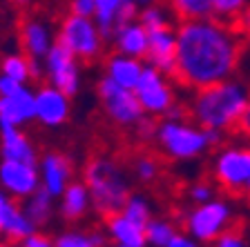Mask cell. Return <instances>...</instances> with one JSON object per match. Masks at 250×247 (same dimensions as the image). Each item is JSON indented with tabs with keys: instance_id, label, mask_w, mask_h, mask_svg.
Here are the masks:
<instances>
[{
	"instance_id": "cell-28",
	"label": "cell",
	"mask_w": 250,
	"mask_h": 247,
	"mask_svg": "<svg viewBox=\"0 0 250 247\" xmlns=\"http://www.w3.org/2000/svg\"><path fill=\"white\" fill-rule=\"evenodd\" d=\"M177 225L167 218H154L152 216L146 225V238L150 247H166L170 243V238L177 234Z\"/></svg>"
},
{
	"instance_id": "cell-42",
	"label": "cell",
	"mask_w": 250,
	"mask_h": 247,
	"mask_svg": "<svg viewBox=\"0 0 250 247\" xmlns=\"http://www.w3.org/2000/svg\"><path fill=\"white\" fill-rule=\"evenodd\" d=\"M0 247H22V245H18V243L9 241V243H0Z\"/></svg>"
},
{
	"instance_id": "cell-18",
	"label": "cell",
	"mask_w": 250,
	"mask_h": 247,
	"mask_svg": "<svg viewBox=\"0 0 250 247\" xmlns=\"http://www.w3.org/2000/svg\"><path fill=\"white\" fill-rule=\"evenodd\" d=\"M105 234H107L114 245H123V247H146L147 238H146V225L132 221L119 211L112 216H105Z\"/></svg>"
},
{
	"instance_id": "cell-12",
	"label": "cell",
	"mask_w": 250,
	"mask_h": 247,
	"mask_svg": "<svg viewBox=\"0 0 250 247\" xmlns=\"http://www.w3.org/2000/svg\"><path fill=\"white\" fill-rule=\"evenodd\" d=\"M34 103H36V120L45 127H61L69 118V96L49 82L36 89Z\"/></svg>"
},
{
	"instance_id": "cell-34",
	"label": "cell",
	"mask_w": 250,
	"mask_h": 247,
	"mask_svg": "<svg viewBox=\"0 0 250 247\" xmlns=\"http://www.w3.org/2000/svg\"><path fill=\"white\" fill-rule=\"evenodd\" d=\"M156 125H159V118H154V116H147V114H146V116H143V118H141L139 123L132 127L136 140H139V143H154Z\"/></svg>"
},
{
	"instance_id": "cell-30",
	"label": "cell",
	"mask_w": 250,
	"mask_h": 247,
	"mask_svg": "<svg viewBox=\"0 0 250 247\" xmlns=\"http://www.w3.org/2000/svg\"><path fill=\"white\" fill-rule=\"evenodd\" d=\"M139 20L147 31H152V29H161V27H172L174 16H172V11L167 9V7H163L161 2H156V5H150V7H143V9H141Z\"/></svg>"
},
{
	"instance_id": "cell-6",
	"label": "cell",
	"mask_w": 250,
	"mask_h": 247,
	"mask_svg": "<svg viewBox=\"0 0 250 247\" xmlns=\"http://www.w3.org/2000/svg\"><path fill=\"white\" fill-rule=\"evenodd\" d=\"M234 221L237 211L232 203L224 196H214L212 201L197 203L183 214V229L199 243H212L217 236L232 229Z\"/></svg>"
},
{
	"instance_id": "cell-24",
	"label": "cell",
	"mask_w": 250,
	"mask_h": 247,
	"mask_svg": "<svg viewBox=\"0 0 250 247\" xmlns=\"http://www.w3.org/2000/svg\"><path fill=\"white\" fill-rule=\"evenodd\" d=\"M0 69H2L5 76L14 78V80L22 82V85L27 80H31V78H41L38 60L29 58L27 54H11V56H7L5 60L0 62Z\"/></svg>"
},
{
	"instance_id": "cell-39",
	"label": "cell",
	"mask_w": 250,
	"mask_h": 247,
	"mask_svg": "<svg viewBox=\"0 0 250 247\" xmlns=\"http://www.w3.org/2000/svg\"><path fill=\"white\" fill-rule=\"evenodd\" d=\"M21 87H25L22 82L14 80V78L5 76V74H0V96H9V94L18 92V89H21Z\"/></svg>"
},
{
	"instance_id": "cell-8",
	"label": "cell",
	"mask_w": 250,
	"mask_h": 247,
	"mask_svg": "<svg viewBox=\"0 0 250 247\" xmlns=\"http://www.w3.org/2000/svg\"><path fill=\"white\" fill-rule=\"evenodd\" d=\"M172 80L174 78L163 74L161 69L146 65V69H143V74H141L139 82H136V87H134V94L147 116L166 118L167 114L179 105L177 89H174Z\"/></svg>"
},
{
	"instance_id": "cell-4",
	"label": "cell",
	"mask_w": 250,
	"mask_h": 247,
	"mask_svg": "<svg viewBox=\"0 0 250 247\" xmlns=\"http://www.w3.org/2000/svg\"><path fill=\"white\" fill-rule=\"evenodd\" d=\"M154 145L167 160H174V163L197 160L214 150L210 132L197 125L190 116L159 118Z\"/></svg>"
},
{
	"instance_id": "cell-14",
	"label": "cell",
	"mask_w": 250,
	"mask_h": 247,
	"mask_svg": "<svg viewBox=\"0 0 250 247\" xmlns=\"http://www.w3.org/2000/svg\"><path fill=\"white\" fill-rule=\"evenodd\" d=\"M41 185L45 187L54 198H61L62 191L67 190V185L72 183L74 176V165L61 152H47L41 158Z\"/></svg>"
},
{
	"instance_id": "cell-32",
	"label": "cell",
	"mask_w": 250,
	"mask_h": 247,
	"mask_svg": "<svg viewBox=\"0 0 250 247\" xmlns=\"http://www.w3.org/2000/svg\"><path fill=\"white\" fill-rule=\"evenodd\" d=\"M54 247H96L92 241L89 232H81V229H65L56 236Z\"/></svg>"
},
{
	"instance_id": "cell-41",
	"label": "cell",
	"mask_w": 250,
	"mask_h": 247,
	"mask_svg": "<svg viewBox=\"0 0 250 247\" xmlns=\"http://www.w3.org/2000/svg\"><path fill=\"white\" fill-rule=\"evenodd\" d=\"M136 5L141 7V9H143V7H150V5H156V2H159V0H134Z\"/></svg>"
},
{
	"instance_id": "cell-20",
	"label": "cell",
	"mask_w": 250,
	"mask_h": 247,
	"mask_svg": "<svg viewBox=\"0 0 250 247\" xmlns=\"http://www.w3.org/2000/svg\"><path fill=\"white\" fill-rule=\"evenodd\" d=\"M0 156L9 160L38 165V152L21 127H0Z\"/></svg>"
},
{
	"instance_id": "cell-10",
	"label": "cell",
	"mask_w": 250,
	"mask_h": 247,
	"mask_svg": "<svg viewBox=\"0 0 250 247\" xmlns=\"http://www.w3.org/2000/svg\"><path fill=\"white\" fill-rule=\"evenodd\" d=\"M78 58L69 52L67 47H62L61 42H54L49 54L45 56V76L47 82L58 87L62 94H67L69 98L78 92L81 87V69H78Z\"/></svg>"
},
{
	"instance_id": "cell-5",
	"label": "cell",
	"mask_w": 250,
	"mask_h": 247,
	"mask_svg": "<svg viewBox=\"0 0 250 247\" xmlns=\"http://www.w3.org/2000/svg\"><path fill=\"white\" fill-rule=\"evenodd\" d=\"M210 180L226 196L250 194V140L226 138L210 156Z\"/></svg>"
},
{
	"instance_id": "cell-35",
	"label": "cell",
	"mask_w": 250,
	"mask_h": 247,
	"mask_svg": "<svg viewBox=\"0 0 250 247\" xmlns=\"http://www.w3.org/2000/svg\"><path fill=\"white\" fill-rule=\"evenodd\" d=\"M210 245H212V247H250L248 241H246V238L241 236L237 229H228V232H224L221 236L214 238Z\"/></svg>"
},
{
	"instance_id": "cell-15",
	"label": "cell",
	"mask_w": 250,
	"mask_h": 247,
	"mask_svg": "<svg viewBox=\"0 0 250 247\" xmlns=\"http://www.w3.org/2000/svg\"><path fill=\"white\" fill-rule=\"evenodd\" d=\"M0 223H2V236H7L14 243H22L27 236L38 232V227L27 218L16 198H11L7 191L0 190Z\"/></svg>"
},
{
	"instance_id": "cell-46",
	"label": "cell",
	"mask_w": 250,
	"mask_h": 247,
	"mask_svg": "<svg viewBox=\"0 0 250 247\" xmlns=\"http://www.w3.org/2000/svg\"><path fill=\"white\" fill-rule=\"evenodd\" d=\"M146 247H150V245H146Z\"/></svg>"
},
{
	"instance_id": "cell-7",
	"label": "cell",
	"mask_w": 250,
	"mask_h": 247,
	"mask_svg": "<svg viewBox=\"0 0 250 247\" xmlns=\"http://www.w3.org/2000/svg\"><path fill=\"white\" fill-rule=\"evenodd\" d=\"M56 42L67 47L81 62H94L103 54L105 36L94 18L67 14L58 25Z\"/></svg>"
},
{
	"instance_id": "cell-13",
	"label": "cell",
	"mask_w": 250,
	"mask_h": 247,
	"mask_svg": "<svg viewBox=\"0 0 250 247\" xmlns=\"http://www.w3.org/2000/svg\"><path fill=\"white\" fill-rule=\"evenodd\" d=\"M147 65L161 69L163 74L172 76L177 65V27H161L150 31V45H147Z\"/></svg>"
},
{
	"instance_id": "cell-23",
	"label": "cell",
	"mask_w": 250,
	"mask_h": 247,
	"mask_svg": "<svg viewBox=\"0 0 250 247\" xmlns=\"http://www.w3.org/2000/svg\"><path fill=\"white\" fill-rule=\"evenodd\" d=\"M22 209H25L27 218H29L34 225L41 227V225H45V223H49V218H52L54 196L41 185L36 191H34V194L29 196V198H25V203H22Z\"/></svg>"
},
{
	"instance_id": "cell-19",
	"label": "cell",
	"mask_w": 250,
	"mask_h": 247,
	"mask_svg": "<svg viewBox=\"0 0 250 247\" xmlns=\"http://www.w3.org/2000/svg\"><path fill=\"white\" fill-rule=\"evenodd\" d=\"M52 31L45 22H41L38 18H25L21 22V45L25 49V54L34 60H45V56L49 54V49L54 47Z\"/></svg>"
},
{
	"instance_id": "cell-17",
	"label": "cell",
	"mask_w": 250,
	"mask_h": 247,
	"mask_svg": "<svg viewBox=\"0 0 250 247\" xmlns=\"http://www.w3.org/2000/svg\"><path fill=\"white\" fill-rule=\"evenodd\" d=\"M109 40L114 42V49L119 54L146 60L147 45H150V31L141 25V20H134V22H127V25L116 27Z\"/></svg>"
},
{
	"instance_id": "cell-45",
	"label": "cell",
	"mask_w": 250,
	"mask_h": 247,
	"mask_svg": "<svg viewBox=\"0 0 250 247\" xmlns=\"http://www.w3.org/2000/svg\"><path fill=\"white\" fill-rule=\"evenodd\" d=\"M0 236H2V223H0Z\"/></svg>"
},
{
	"instance_id": "cell-25",
	"label": "cell",
	"mask_w": 250,
	"mask_h": 247,
	"mask_svg": "<svg viewBox=\"0 0 250 247\" xmlns=\"http://www.w3.org/2000/svg\"><path fill=\"white\" fill-rule=\"evenodd\" d=\"M167 9L179 22L183 20H199V18H210L214 16L212 0H166Z\"/></svg>"
},
{
	"instance_id": "cell-33",
	"label": "cell",
	"mask_w": 250,
	"mask_h": 247,
	"mask_svg": "<svg viewBox=\"0 0 250 247\" xmlns=\"http://www.w3.org/2000/svg\"><path fill=\"white\" fill-rule=\"evenodd\" d=\"M219 187L214 185L212 180H194L192 185L188 187V198H190V203L192 205H197V203H206V201H212L214 196H217Z\"/></svg>"
},
{
	"instance_id": "cell-44",
	"label": "cell",
	"mask_w": 250,
	"mask_h": 247,
	"mask_svg": "<svg viewBox=\"0 0 250 247\" xmlns=\"http://www.w3.org/2000/svg\"><path fill=\"white\" fill-rule=\"evenodd\" d=\"M246 201H248V207H250V194H248V196H246Z\"/></svg>"
},
{
	"instance_id": "cell-16",
	"label": "cell",
	"mask_w": 250,
	"mask_h": 247,
	"mask_svg": "<svg viewBox=\"0 0 250 247\" xmlns=\"http://www.w3.org/2000/svg\"><path fill=\"white\" fill-rule=\"evenodd\" d=\"M34 118L36 103L27 87H21L9 96H0V127H22Z\"/></svg>"
},
{
	"instance_id": "cell-43",
	"label": "cell",
	"mask_w": 250,
	"mask_h": 247,
	"mask_svg": "<svg viewBox=\"0 0 250 247\" xmlns=\"http://www.w3.org/2000/svg\"><path fill=\"white\" fill-rule=\"evenodd\" d=\"M16 5H29V2H34V0H14Z\"/></svg>"
},
{
	"instance_id": "cell-11",
	"label": "cell",
	"mask_w": 250,
	"mask_h": 247,
	"mask_svg": "<svg viewBox=\"0 0 250 247\" xmlns=\"http://www.w3.org/2000/svg\"><path fill=\"white\" fill-rule=\"evenodd\" d=\"M41 187V171L36 165L21 160H0V190L16 201H25Z\"/></svg>"
},
{
	"instance_id": "cell-26",
	"label": "cell",
	"mask_w": 250,
	"mask_h": 247,
	"mask_svg": "<svg viewBox=\"0 0 250 247\" xmlns=\"http://www.w3.org/2000/svg\"><path fill=\"white\" fill-rule=\"evenodd\" d=\"M163 171V165H161V158L152 152H139V154L132 158V174L139 183L143 185H152L159 180Z\"/></svg>"
},
{
	"instance_id": "cell-37",
	"label": "cell",
	"mask_w": 250,
	"mask_h": 247,
	"mask_svg": "<svg viewBox=\"0 0 250 247\" xmlns=\"http://www.w3.org/2000/svg\"><path fill=\"white\" fill-rule=\"evenodd\" d=\"M166 247H201V243H199L194 236H190V234L183 229V232H177V234H174V236L170 238V243H167Z\"/></svg>"
},
{
	"instance_id": "cell-21",
	"label": "cell",
	"mask_w": 250,
	"mask_h": 247,
	"mask_svg": "<svg viewBox=\"0 0 250 247\" xmlns=\"http://www.w3.org/2000/svg\"><path fill=\"white\" fill-rule=\"evenodd\" d=\"M143 69H146L143 60L125 56V54H119V52L114 56H109L107 62H105V76L112 78L114 82H119L121 87H127V89L136 87Z\"/></svg>"
},
{
	"instance_id": "cell-38",
	"label": "cell",
	"mask_w": 250,
	"mask_h": 247,
	"mask_svg": "<svg viewBox=\"0 0 250 247\" xmlns=\"http://www.w3.org/2000/svg\"><path fill=\"white\" fill-rule=\"evenodd\" d=\"M22 247H54V241L52 238H47L45 234H38V232H34L31 236H27L25 241L21 243Z\"/></svg>"
},
{
	"instance_id": "cell-27",
	"label": "cell",
	"mask_w": 250,
	"mask_h": 247,
	"mask_svg": "<svg viewBox=\"0 0 250 247\" xmlns=\"http://www.w3.org/2000/svg\"><path fill=\"white\" fill-rule=\"evenodd\" d=\"M123 0H94L96 11H94V20L99 25V29L103 31L105 40L112 38L116 27V14H119V7Z\"/></svg>"
},
{
	"instance_id": "cell-31",
	"label": "cell",
	"mask_w": 250,
	"mask_h": 247,
	"mask_svg": "<svg viewBox=\"0 0 250 247\" xmlns=\"http://www.w3.org/2000/svg\"><path fill=\"white\" fill-rule=\"evenodd\" d=\"M212 7L217 18L234 25L237 18L250 7V0H212Z\"/></svg>"
},
{
	"instance_id": "cell-40",
	"label": "cell",
	"mask_w": 250,
	"mask_h": 247,
	"mask_svg": "<svg viewBox=\"0 0 250 247\" xmlns=\"http://www.w3.org/2000/svg\"><path fill=\"white\" fill-rule=\"evenodd\" d=\"M234 134L241 136V138H246V140H250V103H248V107H246V112H244V116H241Z\"/></svg>"
},
{
	"instance_id": "cell-22",
	"label": "cell",
	"mask_w": 250,
	"mask_h": 247,
	"mask_svg": "<svg viewBox=\"0 0 250 247\" xmlns=\"http://www.w3.org/2000/svg\"><path fill=\"white\" fill-rule=\"evenodd\" d=\"M89 205H92V198H89L87 185L78 183V180H72L61 196V216L69 223L81 221L87 214Z\"/></svg>"
},
{
	"instance_id": "cell-36",
	"label": "cell",
	"mask_w": 250,
	"mask_h": 247,
	"mask_svg": "<svg viewBox=\"0 0 250 247\" xmlns=\"http://www.w3.org/2000/svg\"><path fill=\"white\" fill-rule=\"evenodd\" d=\"M94 11H96L94 0H69V14L85 16V18H94Z\"/></svg>"
},
{
	"instance_id": "cell-9",
	"label": "cell",
	"mask_w": 250,
	"mask_h": 247,
	"mask_svg": "<svg viewBox=\"0 0 250 247\" xmlns=\"http://www.w3.org/2000/svg\"><path fill=\"white\" fill-rule=\"evenodd\" d=\"M96 94H99V103L101 109L105 112V116L119 127L132 129L146 116L134 89L121 87L119 82H114L112 78L107 76L101 78L99 85H96Z\"/></svg>"
},
{
	"instance_id": "cell-3",
	"label": "cell",
	"mask_w": 250,
	"mask_h": 247,
	"mask_svg": "<svg viewBox=\"0 0 250 247\" xmlns=\"http://www.w3.org/2000/svg\"><path fill=\"white\" fill-rule=\"evenodd\" d=\"M83 183L89 190L92 207L103 218L119 214L132 194L123 165L107 154H96L87 160L83 170Z\"/></svg>"
},
{
	"instance_id": "cell-2",
	"label": "cell",
	"mask_w": 250,
	"mask_h": 247,
	"mask_svg": "<svg viewBox=\"0 0 250 247\" xmlns=\"http://www.w3.org/2000/svg\"><path fill=\"white\" fill-rule=\"evenodd\" d=\"M250 103V85L232 76L208 87L194 89L190 103L186 105L188 116L203 129H217L230 136L237 132L241 116Z\"/></svg>"
},
{
	"instance_id": "cell-29",
	"label": "cell",
	"mask_w": 250,
	"mask_h": 247,
	"mask_svg": "<svg viewBox=\"0 0 250 247\" xmlns=\"http://www.w3.org/2000/svg\"><path fill=\"white\" fill-rule=\"evenodd\" d=\"M127 218L141 223V225H147L152 216H154V209H152V201L146 194H139V191H132L130 198L125 201L123 209H121Z\"/></svg>"
},
{
	"instance_id": "cell-1",
	"label": "cell",
	"mask_w": 250,
	"mask_h": 247,
	"mask_svg": "<svg viewBox=\"0 0 250 247\" xmlns=\"http://www.w3.org/2000/svg\"><path fill=\"white\" fill-rule=\"evenodd\" d=\"M244 60V34L217 16L177 25V65L172 78L186 89H201L237 76Z\"/></svg>"
}]
</instances>
